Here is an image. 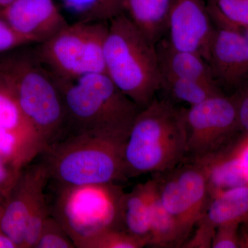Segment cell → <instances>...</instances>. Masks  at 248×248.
Returning a JSON list of instances; mask_svg holds the SVG:
<instances>
[{"instance_id":"5","label":"cell","mask_w":248,"mask_h":248,"mask_svg":"<svg viewBox=\"0 0 248 248\" xmlns=\"http://www.w3.org/2000/svg\"><path fill=\"white\" fill-rule=\"evenodd\" d=\"M104 65L106 74L141 108L160 91L161 74L156 45L125 14L108 22Z\"/></svg>"},{"instance_id":"27","label":"cell","mask_w":248,"mask_h":248,"mask_svg":"<svg viewBox=\"0 0 248 248\" xmlns=\"http://www.w3.org/2000/svg\"><path fill=\"white\" fill-rule=\"evenodd\" d=\"M76 248L63 226L57 218L49 215L44 223L34 248Z\"/></svg>"},{"instance_id":"7","label":"cell","mask_w":248,"mask_h":248,"mask_svg":"<svg viewBox=\"0 0 248 248\" xmlns=\"http://www.w3.org/2000/svg\"><path fill=\"white\" fill-rule=\"evenodd\" d=\"M108 31L107 22L69 23L34 49L55 79L71 81L91 73H105L104 45Z\"/></svg>"},{"instance_id":"21","label":"cell","mask_w":248,"mask_h":248,"mask_svg":"<svg viewBox=\"0 0 248 248\" xmlns=\"http://www.w3.org/2000/svg\"><path fill=\"white\" fill-rule=\"evenodd\" d=\"M160 91L164 93L166 99L174 104L184 103L188 104L189 107L223 93L221 88L214 83L166 76H161Z\"/></svg>"},{"instance_id":"23","label":"cell","mask_w":248,"mask_h":248,"mask_svg":"<svg viewBox=\"0 0 248 248\" xmlns=\"http://www.w3.org/2000/svg\"><path fill=\"white\" fill-rule=\"evenodd\" d=\"M206 4L215 28L248 29V0H206Z\"/></svg>"},{"instance_id":"17","label":"cell","mask_w":248,"mask_h":248,"mask_svg":"<svg viewBox=\"0 0 248 248\" xmlns=\"http://www.w3.org/2000/svg\"><path fill=\"white\" fill-rule=\"evenodd\" d=\"M171 0H124V14L156 45L166 37Z\"/></svg>"},{"instance_id":"36","label":"cell","mask_w":248,"mask_h":248,"mask_svg":"<svg viewBox=\"0 0 248 248\" xmlns=\"http://www.w3.org/2000/svg\"><path fill=\"white\" fill-rule=\"evenodd\" d=\"M62 1H64V0H62Z\"/></svg>"},{"instance_id":"8","label":"cell","mask_w":248,"mask_h":248,"mask_svg":"<svg viewBox=\"0 0 248 248\" xmlns=\"http://www.w3.org/2000/svg\"><path fill=\"white\" fill-rule=\"evenodd\" d=\"M185 122L187 161L221 151L234 141L241 130L234 98L224 93L186 108Z\"/></svg>"},{"instance_id":"12","label":"cell","mask_w":248,"mask_h":248,"mask_svg":"<svg viewBox=\"0 0 248 248\" xmlns=\"http://www.w3.org/2000/svg\"><path fill=\"white\" fill-rule=\"evenodd\" d=\"M206 61L222 87L239 89L248 79V38L242 31L215 28Z\"/></svg>"},{"instance_id":"30","label":"cell","mask_w":248,"mask_h":248,"mask_svg":"<svg viewBox=\"0 0 248 248\" xmlns=\"http://www.w3.org/2000/svg\"><path fill=\"white\" fill-rule=\"evenodd\" d=\"M22 170L0 160V203L9 194Z\"/></svg>"},{"instance_id":"4","label":"cell","mask_w":248,"mask_h":248,"mask_svg":"<svg viewBox=\"0 0 248 248\" xmlns=\"http://www.w3.org/2000/svg\"><path fill=\"white\" fill-rule=\"evenodd\" d=\"M55 79L66 115L63 136L94 130L128 138L141 108L106 73H91L71 81Z\"/></svg>"},{"instance_id":"26","label":"cell","mask_w":248,"mask_h":248,"mask_svg":"<svg viewBox=\"0 0 248 248\" xmlns=\"http://www.w3.org/2000/svg\"><path fill=\"white\" fill-rule=\"evenodd\" d=\"M50 205L45 192L39 196L28 216L22 248H34L47 217Z\"/></svg>"},{"instance_id":"13","label":"cell","mask_w":248,"mask_h":248,"mask_svg":"<svg viewBox=\"0 0 248 248\" xmlns=\"http://www.w3.org/2000/svg\"><path fill=\"white\" fill-rule=\"evenodd\" d=\"M0 17L34 45L51 38L70 23L53 0H16Z\"/></svg>"},{"instance_id":"22","label":"cell","mask_w":248,"mask_h":248,"mask_svg":"<svg viewBox=\"0 0 248 248\" xmlns=\"http://www.w3.org/2000/svg\"><path fill=\"white\" fill-rule=\"evenodd\" d=\"M63 3L73 22H109L124 14V0H64Z\"/></svg>"},{"instance_id":"31","label":"cell","mask_w":248,"mask_h":248,"mask_svg":"<svg viewBox=\"0 0 248 248\" xmlns=\"http://www.w3.org/2000/svg\"><path fill=\"white\" fill-rule=\"evenodd\" d=\"M237 107L241 130L248 135V79L233 94Z\"/></svg>"},{"instance_id":"2","label":"cell","mask_w":248,"mask_h":248,"mask_svg":"<svg viewBox=\"0 0 248 248\" xmlns=\"http://www.w3.org/2000/svg\"><path fill=\"white\" fill-rule=\"evenodd\" d=\"M126 138L102 130L68 134L42 153L49 181L66 186L115 184L124 175Z\"/></svg>"},{"instance_id":"34","label":"cell","mask_w":248,"mask_h":248,"mask_svg":"<svg viewBox=\"0 0 248 248\" xmlns=\"http://www.w3.org/2000/svg\"><path fill=\"white\" fill-rule=\"evenodd\" d=\"M16 0H0V13L12 4Z\"/></svg>"},{"instance_id":"24","label":"cell","mask_w":248,"mask_h":248,"mask_svg":"<svg viewBox=\"0 0 248 248\" xmlns=\"http://www.w3.org/2000/svg\"><path fill=\"white\" fill-rule=\"evenodd\" d=\"M37 156L14 134L0 128V160L22 170Z\"/></svg>"},{"instance_id":"14","label":"cell","mask_w":248,"mask_h":248,"mask_svg":"<svg viewBox=\"0 0 248 248\" xmlns=\"http://www.w3.org/2000/svg\"><path fill=\"white\" fill-rule=\"evenodd\" d=\"M228 223H248V186L210 193L205 211L186 246L188 248H211L217 228Z\"/></svg>"},{"instance_id":"11","label":"cell","mask_w":248,"mask_h":248,"mask_svg":"<svg viewBox=\"0 0 248 248\" xmlns=\"http://www.w3.org/2000/svg\"><path fill=\"white\" fill-rule=\"evenodd\" d=\"M49 182L48 170L42 161L28 165L21 170L9 194L0 203V226L22 248L28 216Z\"/></svg>"},{"instance_id":"25","label":"cell","mask_w":248,"mask_h":248,"mask_svg":"<svg viewBox=\"0 0 248 248\" xmlns=\"http://www.w3.org/2000/svg\"><path fill=\"white\" fill-rule=\"evenodd\" d=\"M148 246L147 240L134 236L118 228L109 229L94 236L81 248H142Z\"/></svg>"},{"instance_id":"19","label":"cell","mask_w":248,"mask_h":248,"mask_svg":"<svg viewBox=\"0 0 248 248\" xmlns=\"http://www.w3.org/2000/svg\"><path fill=\"white\" fill-rule=\"evenodd\" d=\"M0 128L14 134L26 146L40 155L43 146L28 122L16 96L0 79Z\"/></svg>"},{"instance_id":"18","label":"cell","mask_w":248,"mask_h":248,"mask_svg":"<svg viewBox=\"0 0 248 248\" xmlns=\"http://www.w3.org/2000/svg\"><path fill=\"white\" fill-rule=\"evenodd\" d=\"M150 180L139 184L133 190L123 193L120 203L122 229L134 236L147 240L149 236Z\"/></svg>"},{"instance_id":"28","label":"cell","mask_w":248,"mask_h":248,"mask_svg":"<svg viewBox=\"0 0 248 248\" xmlns=\"http://www.w3.org/2000/svg\"><path fill=\"white\" fill-rule=\"evenodd\" d=\"M34 45L27 37L21 35L0 17V53H7L28 46Z\"/></svg>"},{"instance_id":"10","label":"cell","mask_w":248,"mask_h":248,"mask_svg":"<svg viewBox=\"0 0 248 248\" xmlns=\"http://www.w3.org/2000/svg\"><path fill=\"white\" fill-rule=\"evenodd\" d=\"M215 31L206 0H171L164 38L172 48L200 54L206 60Z\"/></svg>"},{"instance_id":"33","label":"cell","mask_w":248,"mask_h":248,"mask_svg":"<svg viewBox=\"0 0 248 248\" xmlns=\"http://www.w3.org/2000/svg\"><path fill=\"white\" fill-rule=\"evenodd\" d=\"M0 248H18L17 245L3 231L0 226Z\"/></svg>"},{"instance_id":"29","label":"cell","mask_w":248,"mask_h":248,"mask_svg":"<svg viewBox=\"0 0 248 248\" xmlns=\"http://www.w3.org/2000/svg\"><path fill=\"white\" fill-rule=\"evenodd\" d=\"M239 223H228L217 228L214 234L211 248H239Z\"/></svg>"},{"instance_id":"16","label":"cell","mask_w":248,"mask_h":248,"mask_svg":"<svg viewBox=\"0 0 248 248\" xmlns=\"http://www.w3.org/2000/svg\"><path fill=\"white\" fill-rule=\"evenodd\" d=\"M156 47L161 76L217 84L208 62L200 54L172 48L165 38Z\"/></svg>"},{"instance_id":"20","label":"cell","mask_w":248,"mask_h":248,"mask_svg":"<svg viewBox=\"0 0 248 248\" xmlns=\"http://www.w3.org/2000/svg\"><path fill=\"white\" fill-rule=\"evenodd\" d=\"M150 231L148 246L164 248L183 247L184 241L177 222L161 203L153 179H150Z\"/></svg>"},{"instance_id":"15","label":"cell","mask_w":248,"mask_h":248,"mask_svg":"<svg viewBox=\"0 0 248 248\" xmlns=\"http://www.w3.org/2000/svg\"><path fill=\"white\" fill-rule=\"evenodd\" d=\"M235 141L215 154L190 161L203 170L208 179L210 194L215 191L248 186V173L234 152Z\"/></svg>"},{"instance_id":"35","label":"cell","mask_w":248,"mask_h":248,"mask_svg":"<svg viewBox=\"0 0 248 248\" xmlns=\"http://www.w3.org/2000/svg\"><path fill=\"white\" fill-rule=\"evenodd\" d=\"M243 32H244V35L246 36V37L248 38V29H246V30L243 31Z\"/></svg>"},{"instance_id":"1","label":"cell","mask_w":248,"mask_h":248,"mask_svg":"<svg viewBox=\"0 0 248 248\" xmlns=\"http://www.w3.org/2000/svg\"><path fill=\"white\" fill-rule=\"evenodd\" d=\"M186 108L154 99L134 120L124 148L125 179L174 169L186 159Z\"/></svg>"},{"instance_id":"6","label":"cell","mask_w":248,"mask_h":248,"mask_svg":"<svg viewBox=\"0 0 248 248\" xmlns=\"http://www.w3.org/2000/svg\"><path fill=\"white\" fill-rule=\"evenodd\" d=\"M55 185L50 215L66 230L76 248L102 232L122 229L121 199L124 192L116 184ZM123 230V229H122Z\"/></svg>"},{"instance_id":"32","label":"cell","mask_w":248,"mask_h":248,"mask_svg":"<svg viewBox=\"0 0 248 248\" xmlns=\"http://www.w3.org/2000/svg\"><path fill=\"white\" fill-rule=\"evenodd\" d=\"M234 150L240 162L248 174V135L244 133V136L235 141Z\"/></svg>"},{"instance_id":"9","label":"cell","mask_w":248,"mask_h":248,"mask_svg":"<svg viewBox=\"0 0 248 248\" xmlns=\"http://www.w3.org/2000/svg\"><path fill=\"white\" fill-rule=\"evenodd\" d=\"M153 179L161 203L177 222L185 244L210 197L205 173L198 164L184 160L174 169L155 173Z\"/></svg>"},{"instance_id":"3","label":"cell","mask_w":248,"mask_h":248,"mask_svg":"<svg viewBox=\"0 0 248 248\" xmlns=\"http://www.w3.org/2000/svg\"><path fill=\"white\" fill-rule=\"evenodd\" d=\"M19 48L0 58V79L14 93L44 152L64 135L63 100L55 78L37 58L35 49Z\"/></svg>"}]
</instances>
